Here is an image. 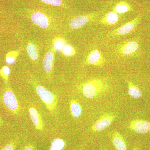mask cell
Returning a JSON list of instances; mask_svg holds the SVG:
<instances>
[{
    "label": "cell",
    "mask_w": 150,
    "mask_h": 150,
    "mask_svg": "<svg viewBox=\"0 0 150 150\" xmlns=\"http://www.w3.org/2000/svg\"><path fill=\"white\" fill-rule=\"evenodd\" d=\"M108 85L103 80L93 79L84 83L81 86V91L84 96L92 99L104 93L107 90Z\"/></svg>",
    "instance_id": "cell-1"
},
{
    "label": "cell",
    "mask_w": 150,
    "mask_h": 150,
    "mask_svg": "<svg viewBox=\"0 0 150 150\" xmlns=\"http://www.w3.org/2000/svg\"><path fill=\"white\" fill-rule=\"evenodd\" d=\"M34 88L38 95L46 105L49 112L52 115H54L58 105V97L41 85L35 84Z\"/></svg>",
    "instance_id": "cell-2"
},
{
    "label": "cell",
    "mask_w": 150,
    "mask_h": 150,
    "mask_svg": "<svg viewBox=\"0 0 150 150\" xmlns=\"http://www.w3.org/2000/svg\"><path fill=\"white\" fill-rule=\"evenodd\" d=\"M1 99L4 105L10 112L14 115H18L21 111L18 100L14 93L9 88H6L1 95Z\"/></svg>",
    "instance_id": "cell-3"
},
{
    "label": "cell",
    "mask_w": 150,
    "mask_h": 150,
    "mask_svg": "<svg viewBox=\"0 0 150 150\" xmlns=\"http://www.w3.org/2000/svg\"><path fill=\"white\" fill-rule=\"evenodd\" d=\"M28 17L33 24L41 29H51L54 25L52 19L40 11H31L28 13Z\"/></svg>",
    "instance_id": "cell-4"
},
{
    "label": "cell",
    "mask_w": 150,
    "mask_h": 150,
    "mask_svg": "<svg viewBox=\"0 0 150 150\" xmlns=\"http://www.w3.org/2000/svg\"><path fill=\"white\" fill-rule=\"evenodd\" d=\"M141 19V16L138 15L132 20L123 25L121 27L116 28L108 33V35L112 37L122 36L130 33L137 27Z\"/></svg>",
    "instance_id": "cell-5"
},
{
    "label": "cell",
    "mask_w": 150,
    "mask_h": 150,
    "mask_svg": "<svg viewBox=\"0 0 150 150\" xmlns=\"http://www.w3.org/2000/svg\"><path fill=\"white\" fill-rule=\"evenodd\" d=\"M102 11H98L96 12L87 14L79 16L74 18L70 21L69 26L71 29L75 30L79 29L83 27L90 21L94 19L97 16L99 15Z\"/></svg>",
    "instance_id": "cell-6"
},
{
    "label": "cell",
    "mask_w": 150,
    "mask_h": 150,
    "mask_svg": "<svg viewBox=\"0 0 150 150\" xmlns=\"http://www.w3.org/2000/svg\"><path fill=\"white\" fill-rule=\"evenodd\" d=\"M115 118V115L112 114H105L102 115L92 126V130L96 132L104 130L110 126Z\"/></svg>",
    "instance_id": "cell-7"
},
{
    "label": "cell",
    "mask_w": 150,
    "mask_h": 150,
    "mask_svg": "<svg viewBox=\"0 0 150 150\" xmlns=\"http://www.w3.org/2000/svg\"><path fill=\"white\" fill-rule=\"evenodd\" d=\"M55 51L51 47L44 55L43 62V70L47 76L51 77L54 68Z\"/></svg>",
    "instance_id": "cell-8"
},
{
    "label": "cell",
    "mask_w": 150,
    "mask_h": 150,
    "mask_svg": "<svg viewBox=\"0 0 150 150\" xmlns=\"http://www.w3.org/2000/svg\"><path fill=\"white\" fill-rule=\"evenodd\" d=\"M139 43L137 41H126L118 46L117 51L121 56H129L135 53L139 49Z\"/></svg>",
    "instance_id": "cell-9"
},
{
    "label": "cell",
    "mask_w": 150,
    "mask_h": 150,
    "mask_svg": "<svg viewBox=\"0 0 150 150\" xmlns=\"http://www.w3.org/2000/svg\"><path fill=\"white\" fill-rule=\"evenodd\" d=\"M104 58L101 52L98 49L91 51L85 61L86 65L96 67H101L104 65Z\"/></svg>",
    "instance_id": "cell-10"
},
{
    "label": "cell",
    "mask_w": 150,
    "mask_h": 150,
    "mask_svg": "<svg viewBox=\"0 0 150 150\" xmlns=\"http://www.w3.org/2000/svg\"><path fill=\"white\" fill-rule=\"evenodd\" d=\"M129 128L139 134H146L150 131V123L147 121L136 119L130 122Z\"/></svg>",
    "instance_id": "cell-11"
},
{
    "label": "cell",
    "mask_w": 150,
    "mask_h": 150,
    "mask_svg": "<svg viewBox=\"0 0 150 150\" xmlns=\"http://www.w3.org/2000/svg\"><path fill=\"white\" fill-rule=\"evenodd\" d=\"M30 119L35 129L38 131H43L44 128V124L42 116L37 109L34 107H28Z\"/></svg>",
    "instance_id": "cell-12"
},
{
    "label": "cell",
    "mask_w": 150,
    "mask_h": 150,
    "mask_svg": "<svg viewBox=\"0 0 150 150\" xmlns=\"http://www.w3.org/2000/svg\"><path fill=\"white\" fill-rule=\"evenodd\" d=\"M119 19V14L112 11L105 13L100 19L99 23L105 25H112L117 23Z\"/></svg>",
    "instance_id": "cell-13"
},
{
    "label": "cell",
    "mask_w": 150,
    "mask_h": 150,
    "mask_svg": "<svg viewBox=\"0 0 150 150\" xmlns=\"http://www.w3.org/2000/svg\"><path fill=\"white\" fill-rule=\"evenodd\" d=\"M26 50L30 60L33 62H37L39 59V51L36 44L31 41H29L27 44Z\"/></svg>",
    "instance_id": "cell-14"
},
{
    "label": "cell",
    "mask_w": 150,
    "mask_h": 150,
    "mask_svg": "<svg viewBox=\"0 0 150 150\" xmlns=\"http://www.w3.org/2000/svg\"><path fill=\"white\" fill-rule=\"evenodd\" d=\"M133 10L130 4L125 1H121L116 3L112 9V11L118 14H122L131 11Z\"/></svg>",
    "instance_id": "cell-15"
},
{
    "label": "cell",
    "mask_w": 150,
    "mask_h": 150,
    "mask_svg": "<svg viewBox=\"0 0 150 150\" xmlns=\"http://www.w3.org/2000/svg\"><path fill=\"white\" fill-rule=\"evenodd\" d=\"M113 144L117 150H126V146L122 136L117 131L113 133L112 137Z\"/></svg>",
    "instance_id": "cell-16"
},
{
    "label": "cell",
    "mask_w": 150,
    "mask_h": 150,
    "mask_svg": "<svg viewBox=\"0 0 150 150\" xmlns=\"http://www.w3.org/2000/svg\"><path fill=\"white\" fill-rule=\"evenodd\" d=\"M70 108L73 117L78 118L82 114V107L79 103L75 99L71 100L70 103Z\"/></svg>",
    "instance_id": "cell-17"
},
{
    "label": "cell",
    "mask_w": 150,
    "mask_h": 150,
    "mask_svg": "<svg viewBox=\"0 0 150 150\" xmlns=\"http://www.w3.org/2000/svg\"><path fill=\"white\" fill-rule=\"evenodd\" d=\"M67 44L66 40L61 37H56L54 38L52 42V48L55 52H61Z\"/></svg>",
    "instance_id": "cell-18"
},
{
    "label": "cell",
    "mask_w": 150,
    "mask_h": 150,
    "mask_svg": "<svg viewBox=\"0 0 150 150\" xmlns=\"http://www.w3.org/2000/svg\"><path fill=\"white\" fill-rule=\"evenodd\" d=\"M128 93L134 98H138L142 96V93L139 89L131 81L128 82Z\"/></svg>",
    "instance_id": "cell-19"
},
{
    "label": "cell",
    "mask_w": 150,
    "mask_h": 150,
    "mask_svg": "<svg viewBox=\"0 0 150 150\" xmlns=\"http://www.w3.org/2000/svg\"><path fill=\"white\" fill-rule=\"evenodd\" d=\"M20 50L10 51L6 56V62L9 65H13L20 53Z\"/></svg>",
    "instance_id": "cell-20"
},
{
    "label": "cell",
    "mask_w": 150,
    "mask_h": 150,
    "mask_svg": "<svg viewBox=\"0 0 150 150\" xmlns=\"http://www.w3.org/2000/svg\"><path fill=\"white\" fill-rule=\"evenodd\" d=\"M65 142L62 139L57 138L51 143L49 150H62L65 146Z\"/></svg>",
    "instance_id": "cell-21"
},
{
    "label": "cell",
    "mask_w": 150,
    "mask_h": 150,
    "mask_svg": "<svg viewBox=\"0 0 150 150\" xmlns=\"http://www.w3.org/2000/svg\"><path fill=\"white\" fill-rule=\"evenodd\" d=\"M62 53L64 56L66 57H72L74 56L76 51L73 46L67 43L63 48Z\"/></svg>",
    "instance_id": "cell-22"
},
{
    "label": "cell",
    "mask_w": 150,
    "mask_h": 150,
    "mask_svg": "<svg viewBox=\"0 0 150 150\" xmlns=\"http://www.w3.org/2000/svg\"><path fill=\"white\" fill-rule=\"evenodd\" d=\"M10 74L11 69L8 66H4L0 69V76L6 84L8 83L9 77Z\"/></svg>",
    "instance_id": "cell-23"
},
{
    "label": "cell",
    "mask_w": 150,
    "mask_h": 150,
    "mask_svg": "<svg viewBox=\"0 0 150 150\" xmlns=\"http://www.w3.org/2000/svg\"><path fill=\"white\" fill-rule=\"evenodd\" d=\"M42 2L49 5L55 6H64V4L62 0H40Z\"/></svg>",
    "instance_id": "cell-24"
},
{
    "label": "cell",
    "mask_w": 150,
    "mask_h": 150,
    "mask_svg": "<svg viewBox=\"0 0 150 150\" xmlns=\"http://www.w3.org/2000/svg\"><path fill=\"white\" fill-rule=\"evenodd\" d=\"M1 150H14L13 144H8L6 145Z\"/></svg>",
    "instance_id": "cell-25"
},
{
    "label": "cell",
    "mask_w": 150,
    "mask_h": 150,
    "mask_svg": "<svg viewBox=\"0 0 150 150\" xmlns=\"http://www.w3.org/2000/svg\"><path fill=\"white\" fill-rule=\"evenodd\" d=\"M23 150H33V148L32 146H27L26 147L24 148Z\"/></svg>",
    "instance_id": "cell-26"
},
{
    "label": "cell",
    "mask_w": 150,
    "mask_h": 150,
    "mask_svg": "<svg viewBox=\"0 0 150 150\" xmlns=\"http://www.w3.org/2000/svg\"><path fill=\"white\" fill-rule=\"evenodd\" d=\"M3 123V121H2V119H1V118H0V126H1V125H2Z\"/></svg>",
    "instance_id": "cell-27"
},
{
    "label": "cell",
    "mask_w": 150,
    "mask_h": 150,
    "mask_svg": "<svg viewBox=\"0 0 150 150\" xmlns=\"http://www.w3.org/2000/svg\"><path fill=\"white\" fill-rule=\"evenodd\" d=\"M134 150H138V149H135Z\"/></svg>",
    "instance_id": "cell-28"
}]
</instances>
